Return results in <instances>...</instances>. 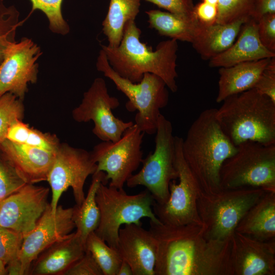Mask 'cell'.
I'll use <instances>...</instances> for the list:
<instances>
[{"instance_id":"d4e9b609","label":"cell","mask_w":275,"mask_h":275,"mask_svg":"<svg viewBox=\"0 0 275 275\" xmlns=\"http://www.w3.org/2000/svg\"><path fill=\"white\" fill-rule=\"evenodd\" d=\"M103 172H96L92 175V180L87 195L79 205L73 207V221L76 232L85 242L88 235L97 228L100 222V211L96 201V194L101 182L107 184Z\"/></svg>"},{"instance_id":"ffe728a7","label":"cell","mask_w":275,"mask_h":275,"mask_svg":"<svg viewBox=\"0 0 275 275\" xmlns=\"http://www.w3.org/2000/svg\"><path fill=\"white\" fill-rule=\"evenodd\" d=\"M275 57V52L267 49L258 36V21L250 18L241 26L233 44L226 50L209 61L211 68L227 67L235 64Z\"/></svg>"},{"instance_id":"7bdbcfd3","label":"cell","mask_w":275,"mask_h":275,"mask_svg":"<svg viewBox=\"0 0 275 275\" xmlns=\"http://www.w3.org/2000/svg\"><path fill=\"white\" fill-rule=\"evenodd\" d=\"M117 275H133L130 266L125 261L122 260Z\"/></svg>"},{"instance_id":"f6af8a7d","label":"cell","mask_w":275,"mask_h":275,"mask_svg":"<svg viewBox=\"0 0 275 275\" xmlns=\"http://www.w3.org/2000/svg\"><path fill=\"white\" fill-rule=\"evenodd\" d=\"M202 2H206L217 7L218 0H201Z\"/></svg>"},{"instance_id":"f35d334b","label":"cell","mask_w":275,"mask_h":275,"mask_svg":"<svg viewBox=\"0 0 275 275\" xmlns=\"http://www.w3.org/2000/svg\"><path fill=\"white\" fill-rule=\"evenodd\" d=\"M254 88L275 102V57L270 58Z\"/></svg>"},{"instance_id":"4dcf8cb0","label":"cell","mask_w":275,"mask_h":275,"mask_svg":"<svg viewBox=\"0 0 275 275\" xmlns=\"http://www.w3.org/2000/svg\"><path fill=\"white\" fill-rule=\"evenodd\" d=\"M258 0H218L216 23L226 24L253 17Z\"/></svg>"},{"instance_id":"484cf974","label":"cell","mask_w":275,"mask_h":275,"mask_svg":"<svg viewBox=\"0 0 275 275\" xmlns=\"http://www.w3.org/2000/svg\"><path fill=\"white\" fill-rule=\"evenodd\" d=\"M140 0H110L108 10L102 22V31L108 46H119L126 23L135 20L140 11Z\"/></svg>"},{"instance_id":"4fadbf2b","label":"cell","mask_w":275,"mask_h":275,"mask_svg":"<svg viewBox=\"0 0 275 275\" xmlns=\"http://www.w3.org/2000/svg\"><path fill=\"white\" fill-rule=\"evenodd\" d=\"M119 105L118 99L108 94L105 80L97 77L84 93L79 105L72 110V116L79 123L93 121L92 132L101 141L116 142L134 124L114 115L112 111Z\"/></svg>"},{"instance_id":"cb8c5ba5","label":"cell","mask_w":275,"mask_h":275,"mask_svg":"<svg viewBox=\"0 0 275 275\" xmlns=\"http://www.w3.org/2000/svg\"><path fill=\"white\" fill-rule=\"evenodd\" d=\"M235 231L261 241L275 239V191H268L238 223Z\"/></svg>"},{"instance_id":"e0dca14e","label":"cell","mask_w":275,"mask_h":275,"mask_svg":"<svg viewBox=\"0 0 275 275\" xmlns=\"http://www.w3.org/2000/svg\"><path fill=\"white\" fill-rule=\"evenodd\" d=\"M231 257L233 275L275 274V239L261 241L235 231Z\"/></svg>"},{"instance_id":"f1b7e54d","label":"cell","mask_w":275,"mask_h":275,"mask_svg":"<svg viewBox=\"0 0 275 275\" xmlns=\"http://www.w3.org/2000/svg\"><path fill=\"white\" fill-rule=\"evenodd\" d=\"M85 245L86 251L92 254L103 275H117L122 259L117 249L109 246L95 232L88 235Z\"/></svg>"},{"instance_id":"ba28073f","label":"cell","mask_w":275,"mask_h":275,"mask_svg":"<svg viewBox=\"0 0 275 275\" xmlns=\"http://www.w3.org/2000/svg\"><path fill=\"white\" fill-rule=\"evenodd\" d=\"M221 189L260 187L275 191V144L246 141L223 163Z\"/></svg>"},{"instance_id":"b9f144b4","label":"cell","mask_w":275,"mask_h":275,"mask_svg":"<svg viewBox=\"0 0 275 275\" xmlns=\"http://www.w3.org/2000/svg\"><path fill=\"white\" fill-rule=\"evenodd\" d=\"M7 274L10 275H22V267L21 262L17 258L6 265Z\"/></svg>"},{"instance_id":"d6986e66","label":"cell","mask_w":275,"mask_h":275,"mask_svg":"<svg viewBox=\"0 0 275 275\" xmlns=\"http://www.w3.org/2000/svg\"><path fill=\"white\" fill-rule=\"evenodd\" d=\"M0 152L30 184L47 180L55 156L54 152L7 139L0 143Z\"/></svg>"},{"instance_id":"9c48e42d","label":"cell","mask_w":275,"mask_h":275,"mask_svg":"<svg viewBox=\"0 0 275 275\" xmlns=\"http://www.w3.org/2000/svg\"><path fill=\"white\" fill-rule=\"evenodd\" d=\"M155 134L154 151L143 159L141 170L133 174L126 183L130 188L144 186L155 202L163 204L170 196V183L178 179V173L175 164L172 124L161 114L158 119Z\"/></svg>"},{"instance_id":"9a60e30c","label":"cell","mask_w":275,"mask_h":275,"mask_svg":"<svg viewBox=\"0 0 275 275\" xmlns=\"http://www.w3.org/2000/svg\"><path fill=\"white\" fill-rule=\"evenodd\" d=\"M41 54L40 47L26 37L10 46L0 65V96L10 93L23 100L29 84L37 81Z\"/></svg>"},{"instance_id":"7402d4cb","label":"cell","mask_w":275,"mask_h":275,"mask_svg":"<svg viewBox=\"0 0 275 275\" xmlns=\"http://www.w3.org/2000/svg\"><path fill=\"white\" fill-rule=\"evenodd\" d=\"M249 20V19H248ZM248 20L233 22L202 24L198 22L193 47L204 60H209L228 49L236 39L241 26Z\"/></svg>"},{"instance_id":"30bf717a","label":"cell","mask_w":275,"mask_h":275,"mask_svg":"<svg viewBox=\"0 0 275 275\" xmlns=\"http://www.w3.org/2000/svg\"><path fill=\"white\" fill-rule=\"evenodd\" d=\"M182 140V138L174 136L175 164L178 173V183L176 180L172 181L168 201L163 204L154 201L152 209L155 216L164 224L202 225L197 208V200L202 190L183 158Z\"/></svg>"},{"instance_id":"4316f807","label":"cell","mask_w":275,"mask_h":275,"mask_svg":"<svg viewBox=\"0 0 275 275\" xmlns=\"http://www.w3.org/2000/svg\"><path fill=\"white\" fill-rule=\"evenodd\" d=\"M145 13L148 17L149 28L156 30L160 35L177 41L192 42L198 22H189L159 10H150Z\"/></svg>"},{"instance_id":"8d00e7d4","label":"cell","mask_w":275,"mask_h":275,"mask_svg":"<svg viewBox=\"0 0 275 275\" xmlns=\"http://www.w3.org/2000/svg\"><path fill=\"white\" fill-rule=\"evenodd\" d=\"M259 38L269 50L275 52V13L261 16L258 20Z\"/></svg>"},{"instance_id":"7a4b0ae2","label":"cell","mask_w":275,"mask_h":275,"mask_svg":"<svg viewBox=\"0 0 275 275\" xmlns=\"http://www.w3.org/2000/svg\"><path fill=\"white\" fill-rule=\"evenodd\" d=\"M141 33L135 20H131L125 25L118 47L101 45L110 66L120 76L132 82H140L145 73L155 74L163 79L169 89L176 92L177 41H161L153 51L151 46L140 41Z\"/></svg>"},{"instance_id":"d6a6232c","label":"cell","mask_w":275,"mask_h":275,"mask_svg":"<svg viewBox=\"0 0 275 275\" xmlns=\"http://www.w3.org/2000/svg\"><path fill=\"white\" fill-rule=\"evenodd\" d=\"M32 11L36 10L43 12L49 21V28L54 33L65 35L70 31L69 25L62 13L63 0H30Z\"/></svg>"},{"instance_id":"52a82bcc","label":"cell","mask_w":275,"mask_h":275,"mask_svg":"<svg viewBox=\"0 0 275 275\" xmlns=\"http://www.w3.org/2000/svg\"><path fill=\"white\" fill-rule=\"evenodd\" d=\"M96 66L128 98L125 104L127 110L137 111L134 124L140 130L148 134H155L160 109L169 102L168 88L163 79L155 74L146 73L140 82H132L113 69L102 49L99 51Z\"/></svg>"},{"instance_id":"277c9868","label":"cell","mask_w":275,"mask_h":275,"mask_svg":"<svg viewBox=\"0 0 275 275\" xmlns=\"http://www.w3.org/2000/svg\"><path fill=\"white\" fill-rule=\"evenodd\" d=\"M222 102L215 117L235 146L246 141L275 144V102L270 98L252 88Z\"/></svg>"},{"instance_id":"836d02e7","label":"cell","mask_w":275,"mask_h":275,"mask_svg":"<svg viewBox=\"0 0 275 275\" xmlns=\"http://www.w3.org/2000/svg\"><path fill=\"white\" fill-rule=\"evenodd\" d=\"M26 184L14 167L0 152V201Z\"/></svg>"},{"instance_id":"8992f818","label":"cell","mask_w":275,"mask_h":275,"mask_svg":"<svg viewBox=\"0 0 275 275\" xmlns=\"http://www.w3.org/2000/svg\"><path fill=\"white\" fill-rule=\"evenodd\" d=\"M102 182L96 194L100 211V222L95 233L111 247L117 249L121 226L134 224L142 225L141 219L148 217L155 223H162L152 209L154 200L146 190L128 195L123 188L107 186Z\"/></svg>"},{"instance_id":"60d3db41","label":"cell","mask_w":275,"mask_h":275,"mask_svg":"<svg viewBox=\"0 0 275 275\" xmlns=\"http://www.w3.org/2000/svg\"><path fill=\"white\" fill-rule=\"evenodd\" d=\"M275 13V0H258L253 17L258 20L261 16Z\"/></svg>"},{"instance_id":"5bb4252c","label":"cell","mask_w":275,"mask_h":275,"mask_svg":"<svg viewBox=\"0 0 275 275\" xmlns=\"http://www.w3.org/2000/svg\"><path fill=\"white\" fill-rule=\"evenodd\" d=\"M73 211V207L58 205L53 212L48 204L34 228L23 236L18 255L22 275L29 274L32 263L41 253L71 234L75 228Z\"/></svg>"},{"instance_id":"ee69618b","label":"cell","mask_w":275,"mask_h":275,"mask_svg":"<svg viewBox=\"0 0 275 275\" xmlns=\"http://www.w3.org/2000/svg\"><path fill=\"white\" fill-rule=\"evenodd\" d=\"M7 274L6 264L3 260H0V275Z\"/></svg>"},{"instance_id":"bcb514c9","label":"cell","mask_w":275,"mask_h":275,"mask_svg":"<svg viewBox=\"0 0 275 275\" xmlns=\"http://www.w3.org/2000/svg\"><path fill=\"white\" fill-rule=\"evenodd\" d=\"M1 201H0V202H1Z\"/></svg>"},{"instance_id":"74e56055","label":"cell","mask_w":275,"mask_h":275,"mask_svg":"<svg viewBox=\"0 0 275 275\" xmlns=\"http://www.w3.org/2000/svg\"><path fill=\"white\" fill-rule=\"evenodd\" d=\"M62 275H103L99 266L92 254H85L67 268Z\"/></svg>"},{"instance_id":"6da1fadb","label":"cell","mask_w":275,"mask_h":275,"mask_svg":"<svg viewBox=\"0 0 275 275\" xmlns=\"http://www.w3.org/2000/svg\"><path fill=\"white\" fill-rule=\"evenodd\" d=\"M149 230L156 242L154 275H233L231 239H206L203 224L150 221Z\"/></svg>"},{"instance_id":"8fae6325","label":"cell","mask_w":275,"mask_h":275,"mask_svg":"<svg viewBox=\"0 0 275 275\" xmlns=\"http://www.w3.org/2000/svg\"><path fill=\"white\" fill-rule=\"evenodd\" d=\"M144 133L134 123L116 142L102 141L95 145L90 155L97 164L96 172L105 173L109 186L123 188L124 184L143 160L141 146Z\"/></svg>"},{"instance_id":"ac0fdd59","label":"cell","mask_w":275,"mask_h":275,"mask_svg":"<svg viewBox=\"0 0 275 275\" xmlns=\"http://www.w3.org/2000/svg\"><path fill=\"white\" fill-rule=\"evenodd\" d=\"M116 249L130 266L133 275H154L156 242L142 225L126 224L121 228Z\"/></svg>"},{"instance_id":"e575fe53","label":"cell","mask_w":275,"mask_h":275,"mask_svg":"<svg viewBox=\"0 0 275 275\" xmlns=\"http://www.w3.org/2000/svg\"><path fill=\"white\" fill-rule=\"evenodd\" d=\"M23 238L22 234L0 226V260L6 265L18 257Z\"/></svg>"},{"instance_id":"5b68a950","label":"cell","mask_w":275,"mask_h":275,"mask_svg":"<svg viewBox=\"0 0 275 275\" xmlns=\"http://www.w3.org/2000/svg\"><path fill=\"white\" fill-rule=\"evenodd\" d=\"M269 190L260 187L201 191L197 200L204 236L209 240L231 239L236 227L249 209Z\"/></svg>"},{"instance_id":"f546056e","label":"cell","mask_w":275,"mask_h":275,"mask_svg":"<svg viewBox=\"0 0 275 275\" xmlns=\"http://www.w3.org/2000/svg\"><path fill=\"white\" fill-rule=\"evenodd\" d=\"M20 13L14 5L7 6L0 0V65L10 46L15 42L16 31L22 23Z\"/></svg>"},{"instance_id":"7c38bea8","label":"cell","mask_w":275,"mask_h":275,"mask_svg":"<svg viewBox=\"0 0 275 275\" xmlns=\"http://www.w3.org/2000/svg\"><path fill=\"white\" fill-rule=\"evenodd\" d=\"M96 169L97 164L92 160L90 152L61 143L46 180L51 190V210L55 211L62 194L69 187L72 189L76 205H80L85 198L86 180Z\"/></svg>"},{"instance_id":"44dd1931","label":"cell","mask_w":275,"mask_h":275,"mask_svg":"<svg viewBox=\"0 0 275 275\" xmlns=\"http://www.w3.org/2000/svg\"><path fill=\"white\" fill-rule=\"evenodd\" d=\"M85 243L75 232L41 253L32 263L29 274L62 275L85 253Z\"/></svg>"},{"instance_id":"3957f363","label":"cell","mask_w":275,"mask_h":275,"mask_svg":"<svg viewBox=\"0 0 275 275\" xmlns=\"http://www.w3.org/2000/svg\"><path fill=\"white\" fill-rule=\"evenodd\" d=\"M216 108L202 112L182 142L183 158L204 193L220 191L219 173L224 161L237 150L215 117Z\"/></svg>"},{"instance_id":"ab89813d","label":"cell","mask_w":275,"mask_h":275,"mask_svg":"<svg viewBox=\"0 0 275 275\" xmlns=\"http://www.w3.org/2000/svg\"><path fill=\"white\" fill-rule=\"evenodd\" d=\"M194 13L196 20L201 24L209 25L216 23L217 7L202 2L195 6Z\"/></svg>"},{"instance_id":"1f68e13d","label":"cell","mask_w":275,"mask_h":275,"mask_svg":"<svg viewBox=\"0 0 275 275\" xmlns=\"http://www.w3.org/2000/svg\"><path fill=\"white\" fill-rule=\"evenodd\" d=\"M24 115L23 100L10 93L0 96V143L6 139L12 124L17 120H22Z\"/></svg>"},{"instance_id":"603a6c76","label":"cell","mask_w":275,"mask_h":275,"mask_svg":"<svg viewBox=\"0 0 275 275\" xmlns=\"http://www.w3.org/2000/svg\"><path fill=\"white\" fill-rule=\"evenodd\" d=\"M270 58L219 68L217 103L227 97L254 88Z\"/></svg>"},{"instance_id":"83f0119b","label":"cell","mask_w":275,"mask_h":275,"mask_svg":"<svg viewBox=\"0 0 275 275\" xmlns=\"http://www.w3.org/2000/svg\"><path fill=\"white\" fill-rule=\"evenodd\" d=\"M6 139L54 153L61 143L55 134L43 132L30 127L21 120L12 124L7 131Z\"/></svg>"},{"instance_id":"2e32d148","label":"cell","mask_w":275,"mask_h":275,"mask_svg":"<svg viewBox=\"0 0 275 275\" xmlns=\"http://www.w3.org/2000/svg\"><path fill=\"white\" fill-rule=\"evenodd\" d=\"M49 188L26 183L0 202V226L24 236L35 227L47 206Z\"/></svg>"},{"instance_id":"d590c367","label":"cell","mask_w":275,"mask_h":275,"mask_svg":"<svg viewBox=\"0 0 275 275\" xmlns=\"http://www.w3.org/2000/svg\"><path fill=\"white\" fill-rule=\"evenodd\" d=\"M166 10L177 17L191 22H197L193 0H144Z\"/></svg>"}]
</instances>
